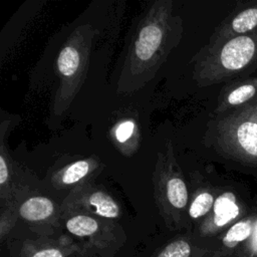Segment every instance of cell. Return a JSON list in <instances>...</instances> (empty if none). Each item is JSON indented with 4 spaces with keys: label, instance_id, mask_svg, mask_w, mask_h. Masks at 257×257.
I'll return each mask as SVG.
<instances>
[{
    "label": "cell",
    "instance_id": "cell-5",
    "mask_svg": "<svg viewBox=\"0 0 257 257\" xmlns=\"http://www.w3.org/2000/svg\"><path fill=\"white\" fill-rule=\"evenodd\" d=\"M154 197L166 219L177 221L189 202V192L171 140L160 151L153 173Z\"/></svg>",
    "mask_w": 257,
    "mask_h": 257
},
{
    "label": "cell",
    "instance_id": "cell-15",
    "mask_svg": "<svg viewBox=\"0 0 257 257\" xmlns=\"http://www.w3.org/2000/svg\"><path fill=\"white\" fill-rule=\"evenodd\" d=\"M253 232V221L251 219H243L233 224L225 233L222 244L225 249L223 251L229 253V250L237 248L244 243Z\"/></svg>",
    "mask_w": 257,
    "mask_h": 257
},
{
    "label": "cell",
    "instance_id": "cell-9",
    "mask_svg": "<svg viewBox=\"0 0 257 257\" xmlns=\"http://www.w3.org/2000/svg\"><path fill=\"white\" fill-rule=\"evenodd\" d=\"M257 27V3L228 18L211 37L207 46H214L235 36L247 34Z\"/></svg>",
    "mask_w": 257,
    "mask_h": 257
},
{
    "label": "cell",
    "instance_id": "cell-3",
    "mask_svg": "<svg viewBox=\"0 0 257 257\" xmlns=\"http://www.w3.org/2000/svg\"><path fill=\"white\" fill-rule=\"evenodd\" d=\"M94 35L90 24L77 26L57 55L55 71L59 84L52 106L56 116L68 109L85 80Z\"/></svg>",
    "mask_w": 257,
    "mask_h": 257
},
{
    "label": "cell",
    "instance_id": "cell-2",
    "mask_svg": "<svg viewBox=\"0 0 257 257\" xmlns=\"http://www.w3.org/2000/svg\"><path fill=\"white\" fill-rule=\"evenodd\" d=\"M257 61V30L205 46L194 57L193 78L201 87L222 82Z\"/></svg>",
    "mask_w": 257,
    "mask_h": 257
},
{
    "label": "cell",
    "instance_id": "cell-16",
    "mask_svg": "<svg viewBox=\"0 0 257 257\" xmlns=\"http://www.w3.org/2000/svg\"><path fill=\"white\" fill-rule=\"evenodd\" d=\"M214 195L207 189H199L196 191L189 207V215L192 219L204 217L213 209L215 203Z\"/></svg>",
    "mask_w": 257,
    "mask_h": 257
},
{
    "label": "cell",
    "instance_id": "cell-11",
    "mask_svg": "<svg viewBox=\"0 0 257 257\" xmlns=\"http://www.w3.org/2000/svg\"><path fill=\"white\" fill-rule=\"evenodd\" d=\"M240 214L236 196L232 192H224L215 200L212 214L204 222L206 232H215L235 220Z\"/></svg>",
    "mask_w": 257,
    "mask_h": 257
},
{
    "label": "cell",
    "instance_id": "cell-13",
    "mask_svg": "<svg viewBox=\"0 0 257 257\" xmlns=\"http://www.w3.org/2000/svg\"><path fill=\"white\" fill-rule=\"evenodd\" d=\"M20 217L28 222H43L56 213L53 201L45 196H31L24 200L18 209Z\"/></svg>",
    "mask_w": 257,
    "mask_h": 257
},
{
    "label": "cell",
    "instance_id": "cell-17",
    "mask_svg": "<svg viewBox=\"0 0 257 257\" xmlns=\"http://www.w3.org/2000/svg\"><path fill=\"white\" fill-rule=\"evenodd\" d=\"M191 245L185 240H175L167 245L158 257H190Z\"/></svg>",
    "mask_w": 257,
    "mask_h": 257
},
{
    "label": "cell",
    "instance_id": "cell-7",
    "mask_svg": "<svg viewBox=\"0 0 257 257\" xmlns=\"http://www.w3.org/2000/svg\"><path fill=\"white\" fill-rule=\"evenodd\" d=\"M102 168L103 165L97 157L77 160L53 173L50 182L55 189H72L85 182L92 181Z\"/></svg>",
    "mask_w": 257,
    "mask_h": 257
},
{
    "label": "cell",
    "instance_id": "cell-18",
    "mask_svg": "<svg viewBox=\"0 0 257 257\" xmlns=\"http://www.w3.org/2000/svg\"><path fill=\"white\" fill-rule=\"evenodd\" d=\"M31 257H65V254L58 248H46L35 252Z\"/></svg>",
    "mask_w": 257,
    "mask_h": 257
},
{
    "label": "cell",
    "instance_id": "cell-6",
    "mask_svg": "<svg viewBox=\"0 0 257 257\" xmlns=\"http://www.w3.org/2000/svg\"><path fill=\"white\" fill-rule=\"evenodd\" d=\"M60 211L63 216L80 213L108 220L118 218L121 213L114 198L92 181L72 188L63 200Z\"/></svg>",
    "mask_w": 257,
    "mask_h": 257
},
{
    "label": "cell",
    "instance_id": "cell-10",
    "mask_svg": "<svg viewBox=\"0 0 257 257\" xmlns=\"http://www.w3.org/2000/svg\"><path fill=\"white\" fill-rule=\"evenodd\" d=\"M109 136L112 145L125 157L133 156L139 149L140 128L137 120L133 117L118 119L111 126Z\"/></svg>",
    "mask_w": 257,
    "mask_h": 257
},
{
    "label": "cell",
    "instance_id": "cell-8",
    "mask_svg": "<svg viewBox=\"0 0 257 257\" xmlns=\"http://www.w3.org/2000/svg\"><path fill=\"white\" fill-rule=\"evenodd\" d=\"M18 172L1 137L0 149V197L2 206H13L18 196L28 189L17 180Z\"/></svg>",
    "mask_w": 257,
    "mask_h": 257
},
{
    "label": "cell",
    "instance_id": "cell-14",
    "mask_svg": "<svg viewBox=\"0 0 257 257\" xmlns=\"http://www.w3.org/2000/svg\"><path fill=\"white\" fill-rule=\"evenodd\" d=\"M67 217L65 221L66 230L77 237H89L99 232L102 222L99 217L74 213L64 215Z\"/></svg>",
    "mask_w": 257,
    "mask_h": 257
},
{
    "label": "cell",
    "instance_id": "cell-4",
    "mask_svg": "<svg viewBox=\"0 0 257 257\" xmlns=\"http://www.w3.org/2000/svg\"><path fill=\"white\" fill-rule=\"evenodd\" d=\"M212 136L220 154L247 164H257V96L218 119Z\"/></svg>",
    "mask_w": 257,
    "mask_h": 257
},
{
    "label": "cell",
    "instance_id": "cell-12",
    "mask_svg": "<svg viewBox=\"0 0 257 257\" xmlns=\"http://www.w3.org/2000/svg\"><path fill=\"white\" fill-rule=\"evenodd\" d=\"M257 96V77L248 79L241 82L230 89H227L225 93L220 95V100L216 111L218 113L225 112L232 107H239L247 102L251 101Z\"/></svg>",
    "mask_w": 257,
    "mask_h": 257
},
{
    "label": "cell",
    "instance_id": "cell-1",
    "mask_svg": "<svg viewBox=\"0 0 257 257\" xmlns=\"http://www.w3.org/2000/svg\"><path fill=\"white\" fill-rule=\"evenodd\" d=\"M184 33L172 0H158L140 20L117 81L118 93H131L152 80Z\"/></svg>",
    "mask_w": 257,
    "mask_h": 257
}]
</instances>
